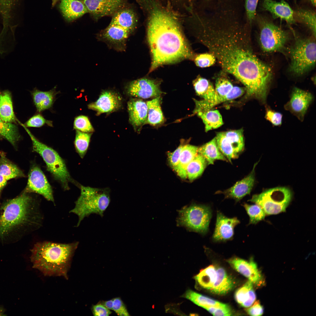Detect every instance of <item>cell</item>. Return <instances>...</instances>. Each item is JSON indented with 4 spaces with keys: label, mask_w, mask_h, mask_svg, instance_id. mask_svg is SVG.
<instances>
[{
    "label": "cell",
    "mask_w": 316,
    "mask_h": 316,
    "mask_svg": "<svg viewBox=\"0 0 316 316\" xmlns=\"http://www.w3.org/2000/svg\"><path fill=\"white\" fill-rule=\"evenodd\" d=\"M5 309L2 307L0 306V316L5 315Z\"/></svg>",
    "instance_id": "cell-57"
},
{
    "label": "cell",
    "mask_w": 316,
    "mask_h": 316,
    "mask_svg": "<svg viewBox=\"0 0 316 316\" xmlns=\"http://www.w3.org/2000/svg\"><path fill=\"white\" fill-rule=\"evenodd\" d=\"M0 117L4 122L15 121L11 93L8 90L0 92Z\"/></svg>",
    "instance_id": "cell-32"
},
{
    "label": "cell",
    "mask_w": 316,
    "mask_h": 316,
    "mask_svg": "<svg viewBox=\"0 0 316 316\" xmlns=\"http://www.w3.org/2000/svg\"><path fill=\"white\" fill-rule=\"evenodd\" d=\"M199 147L189 144L183 145L178 165L173 169L181 178H187L186 168L190 162L198 154Z\"/></svg>",
    "instance_id": "cell-25"
},
{
    "label": "cell",
    "mask_w": 316,
    "mask_h": 316,
    "mask_svg": "<svg viewBox=\"0 0 316 316\" xmlns=\"http://www.w3.org/2000/svg\"><path fill=\"white\" fill-rule=\"evenodd\" d=\"M176 10L181 13L185 12L188 13L194 8L193 0H166ZM182 14V13H181Z\"/></svg>",
    "instance_id": "cell-46"
},
{
    "label": "cell",
    "mask_w": 316,
    "mask_h": 316,
    "mask_svg": "<svg viewBox=\"0 0 316 316\" xmlns=\"http://www.w3.org/2000/svg\"><path fill=\"white\" fill-rule=\"evenodd\" d=\"M56 87L55 86L51 90L46 91L34 89L32 94L33 102L38 112H41L52 107L56 95L59 93L56 91Z\"/></svg>",
    "instance_id": "cell-26"
},
{
    "label": "cell",
    "mask_w": 316,
    "mask_h": 316,
    "mask_svg": "<svg viewBox=\"0 0 316 316\" xmlns=\"http://www.w3.org/2000/svg\"><path fill=\"white\" fill-rule=\"evenodd\" d=\"M288 51L291 60L289 70L295 75H302L315 66L316 44L314 38H297Z\"/></svg>",
    "instance_id": "cell-7"
},
{
    "label": "cell",
    "mask_w": 316,
    "mask_h": 316,
    "mask_svg": "<svg viewBox=\"0 0 316 316\" xmlns=\"http://www.w3.org/2000/svg\"><path fill=\"white\" fill-rule=\"evenodd\" d=\"M217 278L216 270L210 265L201 270L195 277L199 284L203 288L210 290Z\"/></svg>",
    "instance_id": "cell-36"
},
{
    "label": "cell",
    "mask_w": 316,
    "mask_h": 316,
    "mask_svg": "<svg viewBox=\"0 0 316 316\" xmlns=\"http://www.w3.org/2000/svg\"><path fill=\"white\" fill-rule=\"evenodd\" d=\"M198 152L204 157L208 165L213 164L217 160L228 162L217 146L216 137L199 147Z\"/></svg>",
    "instance_id": "cell-29"
},
{
    "label": "cell",
    "mask_w": 316,
    "mask_h": 316,
    "mask_svg": "<svg viewBox=\"0 0 316 316\" xmlns=\"http://www.w3.org/2000/svg\"><path fill=\"white\" fill-rule=\"evenodd\" d=\"M259 41L265 52L281 51L284 47L288 38V33L267 18L259 16Z\"/></svg>",
    "instance_id": "cell-10"
},
{
    "label": "cell",
    "mask_w": 316,
    "mask_h": 316,
    "mask_svg": "<svg viewBox=\"0 0 316 316\" xmlns=\"http://www.w3.org/2000/svg\"><path fill=\"white\" fill-rule=\"evenodd\" d=\"M45 124L51 127L53 126L52 122L46 120L40 114H37L34 115L26 123L27 126L32 127H40Z\"/></svg>",
    "instance_id": "cell-48"
},
{
    "label": "cell",
    "mask_w": 316,
    "mask_h": 316,
    "mask_svg": "<svg viewBox=\"0 0 316 316\" xmlns=\"http://www.w3.org/2000/svg\"><path fill=\"white\" fill-rule=\"evenodd\" d=\"M294 13L295 20L304 24L311 31L314 36L316 37V14L312 10L298 8Z\"/></svg>",
    "instance_id": "cell-37"
},
{
    "label": "cell",
    "mask_w": 316,
    "mask_h": 316,
    "mask_svg": "<svg viewBox=\"0 0 316 316\" xmlns=\"http://www.w3.org/2000/svg\"><path fill=\"white\" fill-rule=\"evenodd\" d=\"M248 313L253 316L262 315L264 312V308L258 300L256 301L251 307L246 310Z\"/></svg>",
    "instance_id": "cell-54"
},
{
    "label": "cell",
    "mask_w": 316,
    "mask_h": 316,
    "mask_svg": "<svg viewBox=\"0 0 316 316\" xmlns=\"http://www.w3.org/2000/svg\"><path fill=\"white\" fill-rule=\"evenodd\" d=\"M121 97L117 93L110 91L102 92L95 102L88 105V108L95 111L98 114L109 113L117 110L122 105Z\"/></svg>",
    "instance_id": "cell-17"
},
{
    "label": "cell",
    "mask_w": 316,
    "mask_h": 316,
    "mask_svg": "<svg viewBox=\"0 0 316 316\" xmlns=\"http://www.w3.org/2000/svg\"><path fill=\"white\" fill-rule=\"evenodd\" d=\"M25 191L39 194L48 200L54 202L51 186L43 171L37 165H33L30 169Z\"/></svg>",
    "instance_id": "cell-12"
},
{
    "label": "cell",
    "mask_w": 316,
    "mask_h": 316,
    "mask_svg": "<svg viewBox=\"0 0 316 316\" xmlns=\"http://www.w3.org/2000/svg\"><path fill=\"white\" fill-rule=\"evenodd\" d=\"M58 0H52V5L53 6H54L56 3L57 2Z\"/></svg>",
    "instance_id": "cell-59"
},
{
    "label": "cell",
    "mask_w": 316,
    "mask_h": 316,
    "mask_svg": "<svg viewBox=\"0 0 316 316\" xmlns=\"http://www.w3.org/2000/svg\"><path fill=\"white\" fill-rule=\"evenodd\" d=\"M224 133L235 152L239 155L244 148L243 130H232Z\"/></svg>",
    "instance_id": "cell-39"
},
{
    "label": "cell",
    "mask_w": 316,
    "mask_h": 316,
    "mask_svg": "<svg viewBox=\"0 0 316 316\" xmlns=\"http://www.w3.org/2000/svg\"><path fill=\"white\" fill-rule=\"evenodd\" d=\"M0 135L14 146L19 138L16 126L11 123L4 121L0 117Z\"/></svg>",
    "instance_id": "cell-40"
},
{
    "label": "cell",
    "mask_w": 316,
    "mask_h": 316,
    "mask_svg": "<svg viewBox=\"0 0 316 316\" xmlns=\"http://www.w3.org/2000/svg\"><path fill=\"white\" fill-rule=\"evenodd\" d=\"M59 8L66 19L72 21L88 13L82 0H61Z\"/></svg>",
    "instance_id": "cell-23"
},
{
    "label": "cell",
    "mask_w": 316,
    "mask_h": 316,
    "mask_svg": "<svg viewBox=\"0 0 316 316\" xmlns=\"http://www.w3.org/2000/svg\"><path fill=\"white\" fill-rule=\"evenodd\" d=\"M92 133L76 130L74 145L75 150L81 158L84 157L87 151Z\"/></svg>",
    "instance_id": "cell-41"
},
{
    "label": "cell",
    "mask_w": 316,
    "mask_h": 316,
    "mask_svg": "<svg viewBox=\"0 0 316 316\" xmlns=\"http://www.w3.org/2000/svg\"><path fill=\"white\" fill-rule=\"evenodd\" d=\"M80 195L70 212L78 217L77 226L85 217L95 214L103 217L110 202V190L108 188H96L80 185Z\"/></svg>",
    "instance_id": "cell-5"
},
{
    "label": "cell",
    "mask_w": 316,
    "mask_h": 316,
    "mask_svg": "<svg viewBox=\"0 0 316 316\" xmlns=\"http://www.w3.org/2000/svg\"><path fill=\"white\" fill-rule=\"evenodd\" d=\"M0 175L7 181L25 176L23 172L7 158L3 152H0Z\"/></svg>",
    "instance_id": "cell-31"
},
{
    "label": "cell",
    "mask_w": 316,
    "mask_h": 316,
    "mask_svg": "<svg viewBox=\"0 0 316 316\" xmlns=\"http://www.w3.org/2000/svg\"><path fill=\"white\" fill-rule=\"evenodd\" d=\"M240 222L237 217H228L217 211L215 228L212 237V241L217 243L232 240L234 235V228Z\"/></svg>",
    "instance_id": "cell-15"
},
{
    "label": "cell",
    "mask_w": 316,
    "mask_h": 316,
    "mask_svg": "<svg viewBox=\"0 0 316 316\" xmlns=\"http://www.w3.org/2000/svg\"><path fill=\"white\" fill-rule=\"evenodd\" d=\"M233 86L226 77L222 75L219 77L215 83V90L219 96L227 95L232 89Z\"/></svg>",
    "instance_id": "cell-43"
},
{
    "label": "cell",
    "mask_w": 316,
    "mask_h": 316,
    "mask_svg": "<svg viewBox=\"0 0 316 316\" xmlns=\"http://www.w3.org/2000/svg\"><path fill=\"white\" fill-rule=\"evenodd\" d=\"M193 59L196 65L201 68L211 66L215 63L216 61L214 55L209 52L197 55Z\"/></svg>",
    "instance_id": "cell-45"
},
{
    "label": "cell",
    "mask_w": 316,
    "mask_h": 316,
    "mask_svg": "<svg viewBox=\"0 0 316 316\" xmlns=\"http://www.w3.org/2000/svg\"><path fill=\"white\" fill-rule=\"evenodd\" d=\"M207 164L204 157L198 153L187 166V178L190 180L197 178L201 175Z\"/></svg>",
    "instance_id": "cell-34"
},
{
    "label": "cell",
    "mask_w": 316,
    "mask_h": 316,
    "mask_svg": "<svg viewBox=\"0 0 316 316\" xmlns=\"http://www.w3.org/2000/svg\"><path fill=\"white\" fill-rule=\"evenodd\" d=\"M183 297L203 308L207 306L221 307L227 305L190 289L186 291Z\"/></svg>",
    "instance_id": "cell-35"
},
{
    "label": "cell",
    "mask_w": 316,
    "mask_h": 316,
    "mask_svg": "<svg viewBox=\"0 0 316 316\" xmlns=\"http://www.w3.org/2000/svg\"><path fill=\"white\" fill-rule=\"evenodd\" d=\"M73 128L76 130L87 133H92L94 131L88 118L84 115H79L75 117Z\"/></svg>",
    "instance_id": "cell-44"
},
{
    "label": "cell",
    "mask_w": 316,
    "mask_h": 316,
    "mask_svg": "<svg viewBox=\"0 0 316 316\" xmlns=\"http://www.w3.org/2000/svg\"><path fill=\"white\" fill-rule=\"evenodd\" d=\"M216 271L217 279L210 290L215 294H225L233 288L234 281L223 268H219L216 270Z\"/></svg>",
    "instance_id": "cell-28"
},
{
    "label": "cell",
    "mask_w": 316,
    "mask_h": 316,
    "mask_svg": "<svg viewBox=\"0 0 316 316\" xmlns=\"http://www.w3.org/2000/svg\"><path fill=\"white\" fill-rule=\"evenodd\" d=\"M292 198V193L289 188L279 187L254 195L248 201L259 205L266 215H271L285 212Z\"/></svg>",
    "instance_id": "cell-8"
},
{
    "label": "cell",
    "mask_w": 316,
    "mask_h": 316,
    "mask_svg": "<svg viewBox=\"0 0 316 316\" xmlns=\"http://www.w3.org/2000/svg\"><path fill=\"white\" fill-rule=\"evenodd\" d=\"M215 137L217 145L220 151L231 163V160L237 158L238 155L235 152L224 132L217 133Z\"/></svg>",
    "instance_id": "cell-38"
},
{
    "label": "cell",
    "mask_w": 316,
    "mask_h": 316,
    "mask_svg": "<svg viewBox=\"0 0 316 316\" xmlns=\"http://www.w3.org/2000/svg\"><path fill=\"white\" fill-rule=\"evenodd\" d=\"M89 13L95 20L113 16L125 8L126 0H82Z\"/></svg>",
    "instance_id": "cell-13"
},
{
    "label": "cell",
    "mask_w": 316,
    "mask_h": 316,
    "mask_svg": "<svg viewBox=\"0 0 316 316\" xmlns=\"http://www.w3.org/2000/svg\"><path fill=\"white\" fill-rule=\"evenodd\" d=\"M20 123L30 136L33 145V150L39 154L45 162L47 170L55 179L60 183L65 190L69 189V183L72 181L64 160L52 148L37 139L23 124Z\"/></svg>",
    "instance_id": "cell-6"
},
{
    "label": "cell",
    "mask_w": 316,
    "mask_h": 316,
    "mask_svg": "<svg viewBox=\"0 0 316 316\" xmlns=\"http://www.w3.org/2000/svg\"><path fill=\"white\" fill-rule=\"evenodd\" d=\"M259 0H246L245 7L246 22L250 26L255 20L256 11Z\"/></svg>",
    "instance_id": "cell-47"
},
{
    "label": "cell",
    "mask_w": 316,
    "mask_h": 316,
    "mask_svg": "<svg viewBox=\"0 0 316 316\" xmlns=\"http://www.w3.org/2000/svg\"><path fill=\"white\" fill-rule=\"evenodd\" d=\"M78 244L49 242L35 244L31 250L32 267L45 276H63L67 279L71 261Z\"/></svg>",
    "instance_id": "cell-4"
},
{
    "label": "cell",
    "mask_w": 316,
    "mask_h": 316,
    "mask_svg": "<svg viewBox=\"0 0 316 316\" xmlns=\"http://www.w3.org/2000/svg\"><path fill=\"white\" fill-rule=\"evenodd\" d=\"M195 114H197L202 120L206 132L212 129L218 128L223 124L221 116L217 110L210 109L199 112Z\"/></svg>",
    "instance_id": "cell-33"
},
{
    "label": "cell",
    "mask_w": 316,
    "mask_h": 316,
    "mask_svg": "<svg viewBox=\"0 0 316 316\" xmlns=\"http://www.w3.org/2000/svg\"><path fill=\"white\" fill-rule=\"evenodd\" d=\"M227 262L234 269L248 279L253 284L260 286L264 283L262 274L252 259L247 261L234 257L230 259Z\"/></svg>",
    "instance_id": "cell-16"
},
{
    "label": "cell",
    "mask_w": 316,
    "mask_h": 316,
    "mask_svg": "<svg viewBox=\"0 0 316 316\" xmlns=\"http://www.w3.org/2000/svg\"><path fill=\"white\" fill-rule=\"evenodd\" d=\"M309 1L311 2L312 5L314 6H315L316 5V0H309Z\"/></svg>",
    "instance_id": "cell-58"
},
{
    "label": "cell",
    "mask_w": 316,
    "mask_h": 316,
    "mask_svg": "<svg viewBox=\"0 0 316 316\" xmlns=\"http://www.w3.org/2000/svg\"><path fill=\"white\" fill-rule=\"evenodd\" d=\"M91 310L94 316H108L112 312L99 302L92 307Z\"/></svg>",
    "instance_id": "cell-53"
},
{
    "label": "cell",
    "mask_w": 316,
    "mask_h": 316,
    "mask_svg": "<svg viewBox=\"0 0 316 316\" xmlns=\"http://www.w3.org/2000/svg\"><path fill=\"white\" fill-rule=\"evenodd\" d=\"M112 310L118 315L130 316L125 305L120 297L113 298Z\"/></svg>",
    "instance_id": "cell-50"
},
{
    "label": "cell",
    "mask_w": 316,
    "mask_h": 316,
    "mask_svg": "<svg viewBox=\"0 0 316 316\" xmlns=\"http://www.w3.org/2000/svg\"><path fill=\"white\" fill-rule=\"evenodd\" d=\"M19 0H0V18L3 25L0 33L2 38L7 37L8 32L14 34V29L12 25L14 11Z\"/></svg>",
    "instance_id": "cell-22"
},
{
    "label": "cell",
    "mask_w": 316,
    "mask_h": 316,
    "mask_svg": "<svg viewBox=\"0 0 316 316\" xmlns=\"http://www.w3.org/2000/svg\"><path fill=\"white\" fill-rule=\"evenodd\" d=\"M32 197L24 191L0 205V240L14 241L38 225L40 218Z\"/></svg>",
    "instance_id": "cell-3"
},
{
    "label": "cell",
    "mask_w": 316,
    "mask_h": 316,
    "mask_svg": "<svg viewBox=\"0 0 316 316\" xmlns=\"http://www.w3.org/2000/svg\"><path fill=\"white\" fill-rule=\"evenodd\" d=\"M253 284V283L248 280L243 286L239 288L235 293L236 300L243 307H250L255 300L256 296Z\"/></svg>",
    "instance_id": "cell-30"
},
{
    "label": "cell",
    "mask_w": 316,
    "mask_h": 316,
    "mask_svg": "<svg viewBox=\"0 0 316 316\" xmlns=\"http://www.w3.org/2000/svg\"><path fill=\"white\" fill-rule=\"evenodd\" d=\"M213 315L229 316L232 315L231 309L229 306L226 305L221 307L207 306L203 308Z\"/></svg>",
    "instance_id": "cell-49"
},
{
    "label": "cell",
    "mask_w": 316,
    "mask_h": 316,
    "mask_svg": "<svg viewBox=\"0 0 316 316\" xmlns=\"http://www.w3.org/2000/svg\"><path fill=\"white\" fill-rule=\"evenodd\" d=\"M137 1L146 16L152 56L149 72L163 64L193 59L195 56L182 30V14L166 0Z\"/></svg>",
    "instance_id": "cell-2"
},
{
    "label": "cell",
    "mask_w": 316,
    "mask_h": 316,
    "mask_svg": "<svg viewBox=\"0 0 316 316\" xmlns=\"http://www.w3.org/2000/svg\"><path fill=\"white\" fill-rule=\"evenodd\" d=\"M261 5L262 9L269 12L274 18L280 19L291 24L295 23L294 11L284 0H262Z\"/></svg>",
    "instance_id": "cell-19"
},
{
    "label": "cell",
    "mask_w": 316,
    "mask_h": 316,
    "mask_svg": "<svg viewBox=\"0 0 316 316\" xmlns=\"http://www.w3.org/2000/svg\"><path fill=\"white\" fill-rule=\"evenodd\" d=\"M99 302L107 309L112 310L113 299L107 301H102Z\"/></svg>",
    "instance_id": "cell-55"
},
{
    "label": "cell",
    "mask_w": 316,
    "mask_h": 316,
    "mask_svg": "<svg viewBox=\"0 0 316 316\" xmlns=\"http://www.w3.org/2000/svg\"><path fill=\"white\" fill-rule=\"evenodd\" d=\"M237 14L229 8L201 12L195 15L191 26L196 37L214 55L223 71L242 83L247 94L255 95L267 87L272 71L253 53L250 25Z\"/></svg>",
    "instance_id": "cell-1"
},
{
    "label": "cell",
    "mask_w": 316,
    "mask_h": 316,
    "mask_svg": "<svg viewBox=\"0 0 316 316\" xmlns=\"http://www.w3.org/2000/svg\"><path fill=\"white\" fill-rule=\"evenodd\" d=\"M7 181L2 176L0 175V197L2 191L6 185Z\"/></svg>",
    "instance_id": "cell-56"
},
{
    "label": "cell",
    "mask_w": 316,
    "mask_h": 316,
    "mask_svg": "<svg viewBox=\"0 0 316 316\" xmlns=\"http://www.w3.org/2000/svg\"><path fill=\"white\" fill-rule=\"evenodd\" d=\"M130 33L120 26L109 25L100 33L99 38L117 49L122 50L124 49L126 41Z\"/></svg>",
    "instance_id": "cell-21"
},
{
    "label": "cell",
    "mask_w": 316,
    "mask_h": 316,
    "mask_svg": "<svg viewBox=\"0 0 316 316\" xmlns=\"http://www.w3.org/2000/svg\"><path fill=\"white\" fill-rule=\"evenodd\" d=\"M257 163L254 164L252 171L247 176L236 182L231 187L223 192H217V193H222L225 198L233 199L236 202L250 194L254 184L255 169Z\"/></svg>",
    "instance_id": "cell-18"
},
{
    "label": "cell",
    "mask_w": 316,
    "mask_h": 316,
    "mask_svg": "<svg viewBox=\"0 0 316 316\" xmlns=\"http://www.w3.org/2000/svg\"><path fill=\"white\" fill-rule=\"evenodd\" d=\"M313 99V96L310 93L295 87L293 89L290 100L284 107L302 121Z\"/></svg>",
    "instance_id": "cell-14"
},
{
    "label": "cell",
    "mask_w": 316,
    "mask_h": 316,
    "mask_svg": "<svg viewBox=\"0 0 316 316\" xmlns=\"http://www.w3.org/2000/svg\"><path fill=\"white\" fill-rule=\"evenodd\" d=\"M129 121L135 130L139 131L147 123V107L146 102L142 99L132 98L128 102Z\"/></svg>",
    "instance_id": "cell-20"
},
{
    "label": "cell",
    "mask_w": 316,
    "mask_h": 316,
    "mask_svg": "<svg viewBox=\"0 0 316 316\" xmlns=\"http://www.w3.org/2000/svg\"><path fill=\"white\" fill-rule=\"evenodd\" d=\"M161 81L147 78L133 81L127 85L126 91L129 96L142 99L154 98L164 93L160 88Z\"/></svg>",
    "instance_id": "cell-11"
},
{
    "label": "cell",
    "mask_w": 316,
    "mask_h": 316,
    "mask_svg": "<svg viewBox=\"0 0 316 316\" xmlns=\"http://www.w3.org/2000/svg\"><path fill=\"white\" fill-rule=\"evenodd\" d=\"M212 216V211L210 206L193 204L180 211L178 223L190 230L204 235L208 231Z\"/></svg>",
    "instance_id": "cell-9"
},
{
    "label": "cell",
    "mask_w": 316,
    "mask_h": 316,
    "mask_svg": "<svg viewBox=\"0 0 316 316\" xmlns=\"http://www.w3.org/2000/svg\"><path fill=\"white\" fill-rule=\"evenodd\" d=\"M265 117L267 120L274 126H279L281 124L282 115L279 112L267 108Z\"/></svg>",
    "instance_id": "cell-51"
},
{
    "label": "cell",
    "mask_w": 316,
    "mask_h": 316,
    "mask_svg": "<svg viewBox=\"0 0 316 316\" xmlns=\"http://www.w3.org/2000/svg\"><path fill=\"white\" fill-rule=\"evenodd\" d=\"M138 20L137 15L133 10L125 7L112 16L109 25L120 26L131 33L136 28Z\"/></svg>",
    "instance_id": "cell-24"
},
{
    "label": "cell",
    "mask_w": 316,
    "mask_h": 316,
    "mask_svg": "<svg viewBox=\"0 0 316 316\" xmlns=\"http://www.w3.org/2000/svg\"><path fill=\"white\" fill-rule=\"evenodd\" d=\"M243 206L249 217L248 225L255 224L265 219L266 214L262 207L258 205H250L245 203Z\"/></svg>",
    "instance_id": "cell-42"
},
{
    "label": "cell",
    "mask_w": 316,
    "mask_h": 316,
    "mask_svg": "<svg viewBox=\"0 0 316 316\" xmlns=\"http://www.w3.org/2000/svg\"><path fill=\"white\" fill-rule=\"evenodd\" d=\"M183 145H181L173 152L168 153L169 163L174 169L178 165Z\"/></svg>",
    "instance_id": "cell-52"
},
{
    "label": "cell",
    "mask_w": 316,
    "mask_h": 316,
    "mask_svg": "<svg viewBox=\"0 0 316 316\" xmlns=\"http://www.w3.org/2000/svg\"><path fill=\"white\" fill-rule=\"evenodd\" d=\"M162 98L159 96L146 102L147 107V123L157 127L163 124L165 118L162 112L161 104Z\"/></svg>",
    "instance_id": "cell-27"
}]
</instances>
